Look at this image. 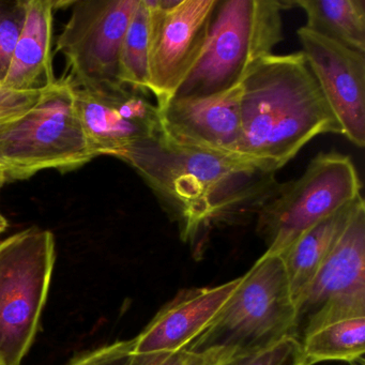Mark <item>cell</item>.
I'll list each match as a JSON object with an SVG mask.
<instances>
[{
	"label": "cell",
	"mask_w": 365,
	"mask_h": 365,
	"mask_svg": "<svg viewBox=\"0 0 365 365\" xmlns=\"http://www.w3.org/2000/svg\"><path fill=\"white\" fill-rule=\"evenodd\" d=\"M115 158L144 179L178 224L183 242H194L217 224L257 213L279 185L274 173L245 160L180 146L160 133Z\"/></svg>",
	"instance_id": "6da1fadb"
},
{
	"label": "cell",
	"mask_w": 365,
	"mask_h": 365,
	"mask_svg": "<svg viewBox=\"0 0 365 365\" xmlns=\"http://www.w3.org/2000/svg\"><path fill=\"white\" fill-rule=\"evenodd\" d=\"M237 157L274 173L322 134H341L302 53L270 55L241 83Z\"/></svg>",
	"instance_id": "7a4b0ae2"
},
{
	"label": "cell",
	"mask_w": 365,
	"mask_h": 365,
	"mask_svg": "<svg viewBox=\"0 0 365 365\" xmlns=\"http://www.w3.org/2000/svg\"><path fill=\"white\" fill-rule=\"evenodd\" d=\"M296 315L283 259L266 252L242 275L212 322L185 349L221 350L232 356L262 351L292 336Z\"/></svg>",
	"instance_id": "3957f363"
},
{
	"label": "cell",
	"mask_w": 365,
	"mask_h": 365,
	"mask_svg": "<svg viewBox=\"0 0 365 365\" xmlns=\"http://www.w3.org/2000/svg\"><path fill=\"white\" fill-rule=\"evenodd\" d=\"M292 6L277 0L220 1L206 50L175 98L208 97L240 86L283 41L282 11Z\"/></svg>",
	"instance_id": "277c9868"
},
{
	"label": "cell",
	"mask_w": 365,
	"mask_h": 365,
	"mask_svg": "<svg viewBox=\"0 0 365 365\" xmlns=\"http://www.w3.org/2000/svg\"><path fill=\"white\" fill-rule=\"evenodd\" d=\"M96 157L67 80L56 81L29 112L0 125V168L7 181L24 180L48 168L76 170Z\"/></svg>",
	"instance_id": "5b68a950"
},
{
	"label": "cell",
	"mask_w": 365,
	"mask_h": 365,
	"mask_svg": "<svg viewBox=\"0 0 365 365\" xmlns=\"http://www.w3.org/2000/svg\"><path fill=\"white\" fill-rule=\"evenodd\" d=\"M55 264L50 230L29 228L0 242V365H21L46 307Z\"/></svg>",
	"instance_id": "8992f818"
},
{
	"label": "cell",
	"mask_w": 365,
	"mask_h": 365,
	"mask_svg": "<svg viewBox=\"0 0 365 365\" xmlns=\"http://www.w3.org/2000/svg\"><path fill=\"white\" fill-rule=\"evenodd\" d=\"M361 189L351 158L318 153L302 176L279 183L258 210L257 232L266 252L281 255L318 222L362 196Z\"/></svg>",
	"instance_id": "52a82bcc"
},
{
	"label": "cell",
	"mask_w": 365,
	"mask_h": 365,
	"mask_svg": "<svg viewBox=\"0 0 365 365\" xmlns=\"http://www.w3.org/2000/svg\"><path fill=\"white\" fill-rule=\"evenodd\" d=\"M149 12V93L158 108L176 96L207 43L217 0H145Z\"/></svg>",
	"instance_id": "ba28073f"
},
{
	"label": "cell",
	"mask_w": 365,
	"mask_h": 365,
	"mask_svg": "<svg viewBox=\"0 0 365 365\" xmlns=\"http://www.w3.org/2000/svg\"><path fill=\"white\" fill-rule=\"evenodd\" d=\"M140 0H78L57 40L73 88L99 89L119 82V56Z\"/></svg>",
	"instance_id": "9c48e42d"
},
{
	"label": "cell",
	"mask_w": 365,
	"mask_h": 365,
	"mask_svg": "<svg viewBox=\"0 0 365 365\" xmlns=\"http://www.w3.org/2000/svg\"><path fill=\"white\" fill-rule=\"evenodd\" d=\"M296 309L292 337L299 341L326 320L365 314V206L352 217Z\"/></svg>",
	"instance_id": "30bf717a"
},
{
	"label": "cell",
	"mask_w": 365,
	"mask_h": 365,
	"mask_svg": "<svg viewBox=\"0 0 365 365\" xmlns=\"http://www.w3.org/2000/svg\"><path fill=\"white\" fill-rule=\"evenodd\" d=\"M78 118L97 155L116 157L140 140L160 133L159 110L144 93L125 85L74 88Z\"/></svg>",
	"instance_id": "8fae6325"
},
{
	"label": "cell",
	"mask_w": 365,
	"mask_h": 365,
	"mask_svg": "<svg viewBox=\"0 0 365 365\" xmlns=\"http://www.w3.org/2000/svg\"><path fill=\"white\" fill-rule=\"evenodd\" d=\"M302 54L341 125L354 146L365 145V57L304 26L297 31Z\"/></svg>",
	"instance_id": "7c38bea8"
},
{
	"label": "cell",
	"mask_w": 365,
	"mask_h": 365,
	"mask_svg": "<svg viewBox=\"0 0 365 365\" xmlns=\"http://www.w3.org/2000/svg\"><path fill=\"white\" fill-rule=\"evenodd\" d=\"M241 85L208 97L175 98L159 110L160 134L187 148L237 157Z\"/></svg>",
	"instance_id": "4fadbf2b"
},
{
	"label": "cell",
	"mask_w": 365,
	"mask_h": 365,
	"mask_svg": "<svg viewBox=\"0 0 365 365\" xmlns=\"http://www.w3.org/2000/svg\"><path fill=\"white\" fill-rule=\"evenodd\" d=\"M242 277L212 287L181 289L134 337V354H170L197 337L241 282Z\"/></svg>",
	"instance_id": "5bb4252c"
},
{
	"label": "cell",
	"mask_w": 365,
	"mask_h": 365,
	"mask_svg": "<svg viewBox=\"0 0 365 365\" xmlns=\"http://www.w3.org/2000/svg\"><path fill=\"white\" fill-rule=\"evenodd\" d=\"M55 1L29 0L26 20L0 86L16 91H43L56 83L52 41Z\"/></svg>",
	"instance_id": "9a60e30c"
},
{
	"label": "cell",
	"mask_w": 365,
	"mask_h": 365,
	"mask_svg": "<svg viewBox=\"0 0 365 365\" xmlns=\"http://www.w3.org/2000/svg\"><path fill=\"white\" fill-rule=\"evenodd\" d=\"M364 206V200L360 196L318 222L279 255L285 266L294 303L330 255L352 217Z\"/></svg>",
	"instance_id": "2e32d148"
},
{
	"label": "cell",
	"mask_w": 365,
	"mask_h": 365,
	"mask_svg": "<svg viewBox=\"0 0 365 365\" xmlns=\"http://www.w3.org/2000/svg\"><path fill=\"white\" fill-rule=\"evenodd\" d=\"M307 14L305 29L365 54L364 0H296Z\"/></svg>",
	"instance_id": "e0dca14e"
},
{
	"label": "cell",
	"mask_w": 365,
	"mask_h": 365,
	"mask_svg": "<svg viewBox=\"0 0 365 365\" xmlns=\"http://www.w3.org/2000/svg\"><path fill=\"white\" fill-rule=\"evenodd\" d=\"M305 365L324 361L351 363L365 352V314L332 318L307 331L300 341Z\"/></svg>",
	"instance_id": "ac0fdd59"
},
{
	"label": "cell",
	"mask_w": 365,
	"mask_h": 365,
	"mask_svg": "<svg viewBox=\"0 0 365 365\" xmlns=\"http://www.w3.org/2000/svg\"><path fill=\"white\" fill-rule=\"evenodd\" d=\"M150 25L145 0L138 1L121 46L119 56V82L136 91L146 93L149 87Z\"/></svg>",
	"instance_id": "d6986e66"
},
{
	"label": "cell",
	"mask_w": 365,
	"mask_h": 365,
	"mask_svg": "<svg viewBox=\"0 0 365 365\" xmlns=\"http://www.w3.org/2000/svg\"><path fill=\"white\" fill-rule=\"evenodd\" d=\"M29 0H0V85L5 80L26 20Z\"/></svg>",
	"instance_id": "ffe728a7"
},
{
	"label": "cell",
	"mask_w": 365,
	"mask_h": 365,
	"mask_svg": "<svg viewBox=\"0 0 365 365\" xmlns=\"http://www.w3.org/2000/svg\"><path fill=\"white\" fill-rule=\"evenodd\" d=\"M217 365H305L300 341L292 336L262 351L228 356Z\"/></svg>",
	"instance_id": "44dd1931"
},
{
	"label": "cell",
	"mask_w": 365,
	"mask_h": 365,
	"mask_svg": "<svg viewBox=\"0 0 365 365\" xmlns=\"http://www.w3.org/2000/svg\"><path fill=\"white\" fill-rule=\"evenodd\" d=\"M232 356L221 350L195 352L181 349L170 354H134L130 365H217Z\"/></svg>",
	"instance_id": "7402d4cb"
},
{
	"label": "cell",
	"mask_w": 365,
	"mask_h": 365,
	"mask_svg": "<svg viewBox=\"0 0 365 365\" xmlns=\"http://www.w3.org/2000/svg\"><path fill=\"white\" fill-rule=\"evenodd\" d=\"M133 356L134 339H132L93 350L68 365H130Z\"/></svg>",
	"instance_id": "603a6c76"
},
{
	"label": "cell",
	"mask_w": 365,
	"mask_h": 365,
	"mask_svg": "<svg viewBox=\"0 0 365 365\" xmlns=\"http://www.w3.org/2000/svg\"><path fill=\"white\" fill-rule=\"evenodd\" d=\"M43 91H16L0 86V125L29 112Z\"/></svg>",
	"instance_id": "cb8c5ba5"
},
{
	"label": "cell",
	"mask_w": 365,
	"mask_h": 365,
	"mask_svg": "<svg viewBox=\"0 0 365 365\" xmlns=\"http://www.w3.org/2000/svg\"><path fill=\"white\" fill-rule=\"evenodd\" d=\"M7 227H8L7 219H6V217H4L3 215H1V212H0V234H1V232H5V230H7Z\"/></svg>",
	"instance_id": "d4e9b609"
},
{
	"label": "cell",
	"mask_w": 365,
	"mask_h": 365,
	"mask_svg": "<svg viewBox=\"0 0 365 365\" xmlns=\"http://www.w3.org/2000/svg\"><path fill=\"white\" fill-rule=\"evenodd\" d=\"M5 182H7V179H6L3 168H0V190H1L3 185H5Z\"/></svg>",
	"instance_id": "484cf974"
},
{
	"label": "cell",
	"mask_w": 365,
	"mask_h": 365,
	"mask_svg": "<svg viewBox=\"0 0 365 365\" xmlns=\"http://www.w3.org/2000/svg\"><path fill=\"white\" fill-rule=\"evenodd\" d=\"M350 365H365L364 358L359 359V360L354 361V362L349 363Z\"/></svg>",
	"instance_id": "4316f807"
}]
</instances>
